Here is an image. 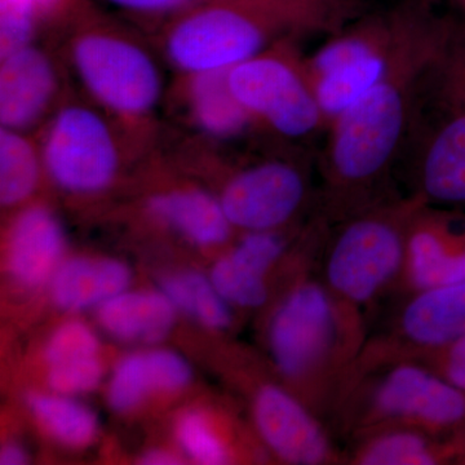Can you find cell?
I'll use <instances>...</instances> for the list:
<instances>
[{"mask_svg": "<svg viewBox=\"0 0 465 465\" xmlns=\"http://www.w3.org/2000/svg\"><path fill=\"white\" fill-rule=\"evenodd\" d=\"M307 193V179L296 164L272 159L232 174L219 201L232 228L277 231L299 213Z\"/></svg>", "mask_w": 465, "mask_h": 465, "instance_id": "9", "label": "cell"}, {"mask_svg": "<svg viewBox=\"0 0 465 465\" xmlns=\"http://www.w3.org/2000/svg\"><path fill=\"white\" fill-rule=\"evenodd\" d=\"M131 272L110 259H74L58 269L52 282V296L58 307L78 311L124 292Z\"/></svg>", "mask_w": 465, "mask_h": 465, "instance_id": "21", "label": "cell"}, {"mask_svg": "<svg viewBox=\"0 0 465 465\" xmlns=\"http://www.w3.org/2000/svg\"><path fill=\"white\" fill-rule=\"evenodd\" d=\"M173 455L168 454L166 451H150L148 454L143 455L142 464L148 465H167V464H179Z\"/></svg>", "mask_w": 465, "mask_h": 465, "instance_id": "35", "label": "cell"}, {"mask_svg": "<svg viewBox=\"0 0 465 465\" xmlns=\"http://www.w3.org/2000/svg\"><path fill=\"white\" fill-rule=\"evenodd\" d=\"M362 424L416 428L465 449V391L432 369L401 362L372 385Z\"/></svg>", "mask_w": 465, "mask_h": 465, "instance_id": "8", "label": "cell"}, {"mask_svg": "<svg viewBox=\"0 0 465 465\" xmlns=\"http://www.w3.org/2000/svg\"><path fill=\"white\" fill-rule=\"evenodd\" d=\"M146 210L158 222L200 246H217L231 237L232 225L219 198L201 189L155 193L146 202Z\"/></svg>", "mask_w": 465, "mask_h": 465, "instance_id": "18", "label": "cell"}, {"mask_svg": "<svg viewBox=\"0 0 465 465\" xmlns=\"http://www.w3.org/2000/svg\"><path fill=\"white\" fill-rule=\"evenodd\" d=\"M397 331L407 347L425 354L465 335V281L415 291L400 314Z\"/></svg>", "mask_w": 465, "mask_h": 465, "instance_id": "15", "label": "cell"}, {"mask_svg": "<svg viewBox=\"0 0 465 465\" xmlns=\"http://www.w3.org/2000/svg\"><path fill=\"white\" fill-rule=\"evenodd\" d=\"M45 25L32 0H0V58L36 42Z\"/></svg>", "mask_w": 465, "mask_h": 465, "instance_id": "27", "label": "cell"}, {"mask_svg": "<svg viewBox=\"0 0 465 465\" xmlns=\"http://www.w3.org/2000/svg\"><path fill=\"white\" fill-rule=\"evenodd\" d=\"M424 204L414 195L349 216L324 264L326 286L339 302L353 309L365 305L402 274L410 226Z\"/></svg>", "mask_w": 465, "mask_h": 465, "instance_id": "4", "label": "cell"}, {"mask_svg": "<svg viewBox=\"0 0 465 465\" xmlns=\"http://www.w3.org/2000/svg\"><path fill=\"white\" fill-rule=\"evenodd\" d=\"M96 336L84 323L70 322L64 324L52 336L47 345L48 363L51 366L72 361L97 357Z\"/></svg>", "mask_w": 465, "mask_h": 465, "instance_id": "30", "label": "cell"}, {"mask_svg": "<svg viewBox=\"0 0 465 465\" xmlns=\"http://www.w3.org/2000/svg\"><path fill=\"white\" fill-rule=\"evenodd\" d=\"M464 446L410 427L374 430L357 449L354 463L362 465H432L458 460Z\"/></svg>", "mask_w": 465, "mask_h": 465, "instance_id": "20", "label": "cell"}, {"mask_svg": "<svg viewBox=\"0 0 465 465\" xmlns=\"http://www.w3.org/2000/svg\"><path fill=\"white\" fill-rule=\"evenodd\" d=\"M63 24L61 57L85 99L109 116L134 149L148 150L164 92L157 58L137 33L90 0Z\"/></svg>", "mask_w": 465, "mask_h": 465, "instance_id": "3", "label": "cell"}, {"mask_svg": "<svg viewBox=\"0 0 465 465\" xmlns=\"http://www.w3.org/2000/svg\"><path fill=\"white\" fill-rule=\"evenodd\" d=\"M174 96L201 143L215 146L255 127L229 88L226 72L179 75Z\"/></svg>", "mask_w": 465, "mask_h": 465, "instance_id": "14", "label": "cell"}, {"mask_svg": "<svg viewBox=\"0 0 465 465\" xmlns=\"http://www.w3.org/2000/svg\"><path fill=\"white\" fill-rule=\"evenodd\" d=\"M430 90L443 112H465V23L455 30Z\"/></svg>", "mask_w": 465, "mask_h": 465, "instance_id": "26", "label": "cell"}, {"mask_svg": "<svg viewBox=\"0 0 465 465\" xmlns=\"http://www.w3.org/2000/svg\"><path fill=\"white\" fill-rule=\"evenodd\" d=\"M177 437L186 454L197 463L216 465L228 461V451L222 440L198 412H188L180 419Z\"/></svg>", "mask_w": 465, "mask_h": 465, "instance_id": "29", "label": "cell"}, {"mask_svg": "<svg viewBox=\"0 0 465 465\" xmlns=\"http://www.w3.org/2000/svg\"><path fill=\"white\" fill-rule=\"evenodd\" d=\"M45 173L67 194L108 191L124 155L136 150L108 115L85 97L65 94L36 133Z\"/></svg>", "mask_w": 465, "mask_h": 465, "instance_id": "6", "label": "cell"}, {"mask_svg": "<svg viewBox=\"0 0 465 465\" xmlns=\"http://www.w3.org/2000/svg\"><path fill=\"white\" fill-rule=\"evenodd\" d=\"M26 461L25 451L16 443L5 445L0 451V464L2 465H21L25 464Z\"/></svg>", "mask_w": 465, "mask_h": 465, "instance_id": "34", "label": "cell"}, {"mask_svg": "<svg viewBox=\"0 0 465 465\" xmlns=\"http://www.w3.org/2000/svg\"><path fill=\"white\" fill-rule=\"evenodd\" d=\"M458 460H459V463L465 464V449H464V451L461 452V455H460V457H459Z\"/></svg>", "mask_w": 465, "mask_h": 465, "instance_id": "37", "label": "cell"}, {"mask_svg": "<svg viewBox=\"0 0 465 465\" xmlns=\"http://www.w3.org/2000/svg\"><path fill=\"white\" fill-rule=\"evenodd\" d=\"M370 9V0H208L155 35L177 75L228 72L282 43L335 35Z\"/></svg>", "mask_w": 465, "mask_h": 465, "instance_id": "2", "label": "cell"}, {"mask_svg": "<svg viewBox=\"0 0 465 465\" xmlns=\"http://www.w3.org/2000/svg\"><path fill=\"white\" fill-rule=\"evenodd\" d=\"M427 356L430 357V369L465 391V335Z\"/></svg>", "mask_w": 465, "mask_h": 465, "instance_id": "32", "label": "cell"}, {"mask_svg": "<svg viewBox=\"0 0 465 465\" xmlns=\"http://www.w3.org/2000/svg\"><path fill=\"white\" fill-rule=\"evenodd\" d=\"M388 63L378 82L332 122L322 157L327 202L335 213L354 210L399 157L434 73L459 24L437 0L391 5Z\"/></svg>", "mask_w": 465, "mask_h": 465, "instance_id": "1", "label": "cell"}, {"mask_svg": "<svg viewBox=\"0 0 465 465\" xmlns=\"http://www.w3.org/2000/svg\"><path fill=\"white\" fill-rule=\"evenodd\" d=\"M41 12L45 25L63 24L84 0H32Z\"/></svg>", "mask_w": 465, "mask_h": 465, "instance_id": "33", "label": "cell"}, {"mask_svg": "<svg viewBox=\"0 0 465 465\" xmlns=\"http://www.w3.org/2000/svg\"><path fill=\"white\" fill-rule=\"evenodd\" d=\"M402 274L414 291L465 281L463 211L421 207L407 235Z\"/></svg>", "mask_w": 465, "mask_h": 465, "instance_id": "11", "label": "cell"}, {"mask_svg": "<svg viewBox=\"0 0 465 465\" xmlns=\"http://www.w3.org/2000/svg\"><path fill=\"white\" fill-rule=\"evenodd\" d=\"M27 402L34 415L60 442L73 448H84L96 437V416L81 403L39 393L29 396Z\"/></svg>", "mask_w": 465, "mask_h": 465, "instance_id": "24", "label": "cell"}, {"mask_svg": "<svg viewBox=\"0 0 465 465\" xmlns=\"http://www.w3.org/2000/svg\"><path fill=\"white\" fill-rule=\"evenodd\" d=\"M63 64L34 42L0 58V125L34 134L65 97Z\"/></svg>", "mask_w": 465, "mask_h": 465, "instance_id": "10", "label": "cell"}, {"mask_svg": "<svg viewBox=\"0 0 465 465\" xmlns=\"http://www.w3.org/2000/svg\"><path fill=\"white\" fill-rule=\"evenodd\" d=\"M173 320V302L155 292H121L99 309L101 326L124 341H162L170 332Z\"/></svg>", "mask_w": 465, "mask_h": 465, "instance_id": "22", "label": "cell"}, {"mask_svg": "<svg viewBox=\"0 0 465 465\" xmlns=\"http://www.w3.org/2000/svg\"><path fill=\"white\" fill-rule=\"evenodd\" d=\"M198 2H208V0H198Z\"/></svg>", "mask_w": 465, "mask_h": 465, "instance_id": "38", "label": "cell"}, {"mask_svg": "<svg viewBox=\"0 0 465 465\" xmlns=\"http://www.w3.org/2000/svg\"><path fill=\"white\" fill-rule=\"evenodd\" d=\"M101 365L97 357L51 366L48 384L58 393H84L94 390L101 379Z\"/></svg>", "mask_w": 465, "mask_h": 465, "instance_id": "31", "label": "cell"}, {"mask_svg": "<svg viewBox=\"0 0 465 465\" xmlns=\"http://www.w3.org/2000/svg\"><path fill=\"white\" fill-rule=\"evenodd\" d=\"M253 419L268 448L286 463L318 465L336 459L322 425L282 388H260L253 399Z\"/></svg>", "mask_w": 465, "mask_h": 465, "instance_id": "12", "label": "cell"}, {"mask_svg": "<svg viewBox=\"0 0 465 465\" xmlns=\"http://www.w3.org/2000/svg\"><path fill=\"white\" fill-rule=\"evenodd\" d=\"M286 241L277 231L249 232L213 269V283L228 302L256 308L268 298L265 275L282 256Z\"/></svg>", "mask_w": 465, "mask_h": 465, "instance_id": "16", "label": "cell"}, {"mask_svg": "<svg viewBox=\"0 0 465 465\" xmlns=\"http://www.w3.org/2000/svg\"><path fill=\"white\" fill-rule=\"evenodd\" d=\"M65 235L47 207H27L9 232V271L18 282L39 286L50 277L63 255Z\"/></svg>", "mask_w": 465, "mask_h": 465, "instance_id": "17", "label": "cell"}, {"mask_svg": "<svg viewBox=\"0 0 465 465\" xmlns=\"http://www.w3.org/2000/svg\"><path fill=\"white\" fill-rule=\"evenodd\" d=\"M164 293L173 305L182 308L204 326L211 329H226L232 322L228 302L203 275L180 273L167 278L163 282Z\"/></svg>", "mask_w": 465, "mask_h": 465, "instance_id": "25", "label": "cell"}, {"mask_svg": "<svg viewBox=\"0 0 465 465\" xmlns=\"http://www.w3.org/2000/svg\"><path fill=\"white\" fill-rule=\"evenodd\" d=\"M356 309L332 295L326 284H298L275 311L269 326V347L278 371L314 385L322 400L347 356L349 324Z\"/></svg>", "mask_w": 465, "mask_h": 465, "instance_id": "5", "label": "cell"}, {"mask_svg": "<svg viewBox=\"0 0 465 465\" xmlns=\"http://www.w3.org/2000/svg\"><path fill=\"white\" fill-rule=\"evenodd\" d=\"M128 21L157 34L198 0H103Z\"/></svg>", "mask_w": 465, "mask_h": 465, "instance_id": "28", "label": "cell"}, {"mask_svg": "<svg viewBox=\"0 0 465 465\" xmlns=\"http://www.w3.org/2000/svg\"><path fill=\"white\" fill-rule=\"evenodd\" d=\"M425 137L416 168L418 195L428 206L465 210V112H443Z\"/></svg>", "mask_w": 465, "mask_h": 465, "instance_id": "13", "label": "cell"}, {"mask_svg": "<svg viewBox=\"0 0 465 465\" xmlns=\"http://www.w3.org/2000/svg\"><path fill=\"white\" fill-rule=\"evenodd\" d=\"M192 378L191 366L170 351L134 353L121 361L110 381L108 399L118 411L134 409L149 393L176 391Z\"/></svg>", "mask_w": 465, "mask_h": 465, "instance_id": "19", "label": "cell"}, {"mask_svg": "<svg viewBox=\"0 0 465 465\" xmlns=\"http://www.w3.org/2000/svg\"><path fill=\"white\" fill-rule=\"evenodd\" d=\"M455 3L459 5V8L461 9L465 16V0H454Z\"/></svg>", "mask_w": 465, "mask_h": 465, "instance_id": "36", "label": "cell"}, {"mask_svg": "<svg viewBox=\"0 0 465 465\" xmlns=\"http://www.w3.org/2000/svg\"><path fill=\"white\" fill-rule=\"evenodd\" d=\"M45 173L33 134L0 127V203L14 207L29 200Z\"/></svg>", "mask_w": 465, "mask_h": 465, "instance_id": "23", "label": "cell"}, {"mask_svg": "<svg viewBox=\"0 0 465 465\" xmlns=\"http://www.w3.org/2000/svg\"><path fill=\"white\" fill-rule=\"evenodd\" d=\"M296 45H275L226 72L232 94L253 124L286 140L307 139L327 127Z\"/></svg>", "mask_w": 465, "mask_h": 465, "instance_id": "7", "label": "cell"}]
</instances>
